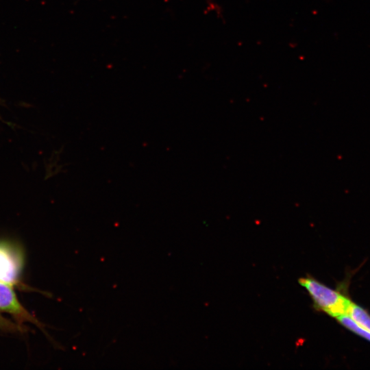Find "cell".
<instances>
[{"instance_id": "1", "label": "cell", "mask_w": 370, "mask_h": 370, "mask_svg": "<svg viewBox=\"0 0 370 370\" xmlns=\"http://www.w3.org/2000/svg\"><path fill=\"white\" fill-rule=\"evenodd\" d=\"M299 283L308 291L318 310L335 318L347 313L352 301L345 294L312 277L301 278Z\"/></svg>"}, {"instance_id": "2", "label": "cell", "mask_w": 370, "mask_h": 370, "mask_svg": "<svg viewBox=\"0 0 370 370\" xmlns=\"http://www.w3.org/2000/svg\"><path fill=\"white\" fill-rule=\"evenodd\" d=\"M22 267L20 250L10 243L0 242V281L14 284L19 277Z\"/></svg>"}, {"instance_id": "3", "label": "cell", "mask_w": 370, "mask_h": 370, "mask_svg": "<svg viewBox=\"0 0 370 370\" xmlns=\"http://www.w3.org/2000/svg\"><path fill=\"white\" fill-rule=\"evenodd\" d=\"M0 311L9 313L19 321L37 323L33 316L22 306L12 284L0 281Z\"/></svg>"}, {"instance_id": "4", "label": "cell", "mask_w": 370, "mask_h": 370, "mask_svg": "<svg viewBox=\"0 0 370 370\" xmlns=\"http://www.w3.org/2000/svg\"><path fill=\"white\" fill-rule=\"evenodd\" d=\"M346 314L360 326L370 332V314L367 310L352 301Z\"/></svg>"}, {"instance_id": "5", "label": "cell", "mask_w": 370, "mask_h": 370, "mask_svg": "<svg viewBox=\"0 0 370 370\" xmlns=\"http://www.w3.org/2000/svg\"><path fill=\"white\" fill-rule=\"evenodd\" d=\"M336 319L341 325L370 342V332L357 324L349 315L343 314Z\"/></svg>"}, {"instance_id": "6", "label": "cell", "mask_w": 370, "mask_h": 370, "mask_svg": "<svg viewBox=\"0 0 370 370\" xmlns=\"http://www.w3.org/2000/svg\"><path fill=\"white\" fill-rule=\"evenodd\" d=\"M0 329L5 331H16L18 327L0 314Z\"/></svg>"}]
</instances>
